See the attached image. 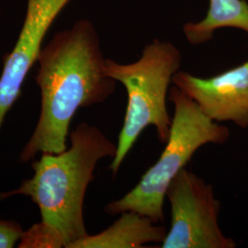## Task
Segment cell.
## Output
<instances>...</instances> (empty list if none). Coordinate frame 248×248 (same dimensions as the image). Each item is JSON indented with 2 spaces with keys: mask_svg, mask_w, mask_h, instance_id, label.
<instances>
[{
  "mask_svg": "<svg viewBox=\"0 0 248 248\" xmlns=\"http://www.w3.org/2000/svg\"><path fill=\"white\" fill-rule=\"evenodd\" d=\"M98 32L80 19L53 35L38 58L35 80L41 90V111L35 129L19 154L28 163L38 154L67 149L72 120L81 108L105 102L115 91V80L105 73Z\"/></svg>",
  "mask_w": 248,
  "mask_h": 248,
  "instance_id": "1",
  "label": "cell"
},
{
  "mask_svg": "<svg viewBox=\"0 0 248 248\" xmlns=\"http://www.w3.org/2000/svg\"><path fill=\"white\" fill-rule=\"evenodd\" d=\"M69 137V148L59 154H42L31 164L32 177L16 189L0 193V201L29 197L38 206L42 221L62 235L66 248L89 234L84 220L87 189L98 162L113 158L117 152V144L100 129L86 123L78 124Z\"/></svg>",
  "mask_w": 248,
  "mask_h": 248,
  "instance_id": "2",
  "label": "cell"
},
{
  "mask_svg": "<svg viewBox=\"0 0 248 248\" xmlns=\"http://www.w3.org/2000/svg\"><path fill=\"white\" fill-rule=\"evenodd\" d=\"M181 60L177 47L160 40L146 45L136 62L124 64L111 59L105 60L107 76L123 84L128 96L117 152L108 168L112 177L117 176L129 152L147 127L155 129L160 142H168L172 118L167 108V98Z\"/></svg>",
  "mask_w": 248,
  "mask_h": 248,
  "instance_id": "3",
  "label": "cell"
},
{
  "mask_svg": "<svg viewBox=\"0 0 248 248\" xmlns=\"http://www.w3.org/2000/svg\"><path fill=\"white\" fill-rule=\"evenodd\" d=\"M169 98L174 105V116L169 140L159 159L130 192L107 204L104 208L107 214L114 216L131 211L155 223H163L164 202L172 179L185 169L202 146L222 144L229 140V129L205 115L195 101L177 87L170 88Z\"/></svg>",
  "mask_w": 248,
  "mask_h": 248,
  "instance_id": "4",
  "label": "cell"
},
{
  "mask_svg": "<svg viewBox=\"0 0 248 248\" xmlns=\"http://www.w3.org/2000/svg\"><path fill=\"white\" fill-rule=\"evenodd\" d=\"M166 198L171 225L161 248H234L236 242L222 233L218 217L221 202L212 184L186 169L172 179Z\"/></svg>",
  "mask_w": 248,
  "mask_h": 248,
  "instance_id": "5",
  "label": "cell"
},
{
  "mask_svg": "<svg viewBox=\"0 0 248 248\" xmlns=\"http://www.w3.org/2000/svg\"><path fill=\"white\" fill-rule=\"evenodd\" d=\"M71 0H27L26 14L12 51L4 59L0 76V130L21 94L29 72L38 62L49 29Z\"/></svg>",
  "mask_w": 248,
  "mask_h": 248,
  "instance_id": "6",
  "label": "cell"
},
{
  "mask_svg": "<svg viewBox=\"0 0 248 248\" xmlns=\"http://www.w3.org/2000/svg\"><path fill=\"white\" fill-rule=\"evenodd\" d=\"M172 83L195 101L211 120L230 122L241 129H248V60L208 78L178 71Z\"/></svg>",
  "mask_w": 248,
  "mask_h": 248,
  "instance_id": "7",
  "label": "cell"
},
{
  "mask_svg": "<svg viewBox=\"0 0 248 248\" xmlns=\"http://www.w3.org/2000/svg\"><path fill=\"white\" fill-rule=\"evenodd\" d=\"M106 230L97 234H87L70 248H140L148 244H162L166 238V226L135 213L124 212Z\"/></svg>",
  "mask_w": 248,
  "mask_h": 248,
  "instance_id": "8",
  "label": "cell"
},
{
  "mask_svg": "<svg viewBox=\"0 0 248 248\" xmlns=\"http://www.w3.org/2000/svg\"><path fill=\"white\" fill-rule=\"evenodd\" d=\"M221 28H235L248 33V3L246 0H210L206 17L187 22L183 31L191 45H203Z\"/></svg>",
  "mask_w": 248,
  "mask_h": 248,
  "instance_id": "9",
  "label": "cell"
},
{
  "mask_svg": "<svg viewBox=\"0 0 248 248\" xmlns=\"http://www.w3.org/2000/svg\"><path fill=\"white\" fill-rule=\"evenodd\" d=\"M18 248H64V242L59 232L50 224L42 222L23 231Z\"/></svg>",
  "mask_w": 248,
  "mask_h": 248,
  "instance_id": "10",
  "label": "cell"
},
{
  "mask_svg": "<svg viewBox=\"0 0 248 248\" xmlns=\"http://www.w3.org/2000/svg\"><path fill=\"white\" fill-rule=\"evenodd\" d=\"M22 226L15 221L0 219V248H12L21 238Z\"/></svg>",
  "mask_w": 248,
  "mask_h": 248,
  "instance_id": "11",
  "label": "cell"
},
{
  "mask_svg": "<svg viewBox=\"0 0 248 248\" xmlns=\"http://www.w3.org/2000/svg\"><path fill=\"white\" fill-rule=\"evenodd\" d=\"M0 17H1V9H0Z\"/></svg>",
  "mask_w": 248,
  "mask_h": 248,
  "instance_id": "12",
  "label": "cell"
}]
</instances>
